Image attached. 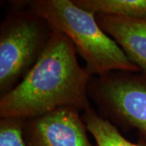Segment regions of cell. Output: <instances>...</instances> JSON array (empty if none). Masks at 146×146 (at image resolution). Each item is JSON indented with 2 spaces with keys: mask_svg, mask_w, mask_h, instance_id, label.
Segmentation results:
<instances>
[{
  "mask_svg": "<svg viewBox=\"0 0 146 146\" xmlns=\"http://www.w3.org/2000/svg\"><path fill=\"white\" fill-rule=\"evenodd\" d=\"M21 2L27 9L45 19L53 30L68 36L93 76L115 71H140L119 46L102 30L96 14L81 8L74 0Z\"/></svg>",
  "mask_w": 146,
  "mask_h": 146,
  "instance_id": "cell-2",
  "label": "cell"
},
{
  "mask_svg": "<svg viewBox=\"0 0 146 146\" xmlns=\"http://www.w3.org/2000/svg\"><path fill=\"white\" fill-rule=\"evenodd\" d=\"M68 36L58 31L27 76L0 97V117L28 119L62 107H91L88 86L92 75L82 68Z\"/></svg>",
  "mask_w": 146,
  "mask_h": 146,
  "instance_id": "cell-1",
  "label": "cell"
},
{
  "mask_svg": "<svg viewBox=\"0 0 146 146\" xmlns=\"http://www.w3.org/2000/svg\"><path fill=\"white\" fill-rule=\"evenodd\" d=\"M88 94L102 117L126 131L136 129L146 139V71L92 76Z\"/></svg>",
  "mask_w": 146,
  "mask_h": 146,
  "instance_id": "cell-4",
  "label": "cell"
},
{
  "mask_svg": "<svg viewBox=\"0 0 146 146\" xmlns=\"http://www.w3.org/2000/svg\"><path fill=\"white\" fill-rule=\"evenodd\" d=\"M94 14L122 16L146 21V0H74Z\"/></svg>",
  "mask_w": 146,
  "mask_h": 146,
  "instance_id": "cell-8",
  "label": "cell"
},
{
  "mask_svg": "<svg viewBox=\"0 0 146 146\" xmlns=\"http://www.w3.org/2000/svg\"><path fill=\"white\" fill-rule=\"evenodd\" d=\"M96 19L131 62L146 71V21L104 14H96Z\"/></svg>",
  "mask_w": 146,
  "mask_h": 146,
  "instance_id": "cell-6",
  "label": "cell"
},
{
  "mask_svg": "<svg viewBox=\"0 0 146 146\" xmlns=\"http://www.w3.org/2000/svg\"><path fill=\"white\" fill-rule=\"evenodd\" d=\"M0 26V95L14 89L46 49L54 30L21 1L11 2Z\"/></svg>",
  "mask_w": 146,
  "mask_h": 146,
  "instance_id": "cell-3",
  "label": "cell"
},
{
  "mask_svg": "<svg viewBox=\"0 0 146 146\" xmlns=\"http://www.w3.org/2000/svg\"><path fill=\"white\" fill-rule=\"evenodd\" d=\"M80 110L62 107L25 119L24 137L29 146H94Z\"/></svg>",
  "mask_w": 146,
  "mask_h": 146,
  "instance_id": "cell-5",
  "label": "cell"
},
{
  "mask_svg": "<svg viewBox=\"0 0 146 146\" xmlns=\"http://www.w3.org/2000/svg\"><path fill=\"white\" fill-rule=\"evenodd\" d=\"M25 119L1 118L0 146H29L24 137Z\"/></svg>",
  "mask_w": 146,
  "mask_h": 146,
  "instance_id": "cell-9",
  "label": "cell"
},
{
  "mask_svg": "<svg viewBox=\"0 0 146 146\" xmlns=\"http://www.w3.org/2000/svg\"><path fill=\"white\" fill-rule=\"evenodd\" d=\"M82 118L97 146H146L145 138L139 136L136 142L128 141L116 126L91 107L84 111Z\"/></svg>",
  "mask_w": 146,
  "mask_h": 146,
  "instance_id": "cell-7",
  "label": "cell"
}]
</instances>
